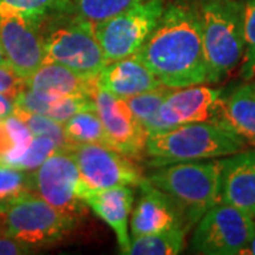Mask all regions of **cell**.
I'll list each match as a JSON object with an SVG mask.
<instances>
[{"label":"cell","mask_w":255,"mask_h":255,"mask_svg":"<svg viewBox=\"0 0 255 255\" xmlns=\"http://www.w3.org/2000/svg\"><path fill=\"white\" fill-rule=\"evenodd\" d=\"M136 55L167 88L207 82L200 20L194 0L166 3L157 26Z\"/></svg>","instance_id":"1"},{"label":"cell","mask_w":255,"mask_h":255,"mask_svg":"<svg viewBox=\"0 0 255 255\" xmlns=\"http://www.w3.org/2000/svg\"><path fill=\"white\" fill-rule=\"evenodd\" d=\"M246 140L216 121L191 122L153 133L146 139L145 153L152 167L177 162L220 159L244 150Z\"/></svg>","instance_id":"2"},{"label":"cell","mask_w":255,"mask_h":255,"mask_svg":"<svg viewBox=\"0 0 255 255\" xmlns=\"http://www.w3.org/2000/svg\"><path fill=\"white\" fill-rule=\"evenodd\" d=\"M221 166L223 159L163 164L156 166L146 180L172 199L189 230L220 201Z\"/></svg>","instance_id":"3"},{"label":"cell","mask_w":255,"mask_h":255,"mask_svg":"<svg viewBox=\"0 0 255 255\" xmlns=\"http://www.w3.org/2000/svg\"><path fill=\"white\" fill-rule=\"evenodd\" d=\"M201 27L207 82L226 80L244 54L241 0H194Z\"/></svg>","instance_id":"4"},{"label":"cell","mask_w":255,"mask_h":255,"mask_svg":"<svg viewBox=\"0 0 255 255\" xmlns=\"http://www.w3.org/2000/svg\"><path fill=\"white\" fill-rule=\"evenodd\" d=\"M77 224L78 217L55 209L34 191L20 196L0 210V231L37 251L61 243Z\"/></svg>","instance_id":"5"},{"label":"cell","mask_w":255,"mask_h":255,"mask_svg":"<svg viewBox=\"0 0 255 255\" xmlns=\"http://www.w3.org/2000/svg\"><path fill=\"white\" fill-rule=\"evenodd\" d=\"M254 231L253 214L220 200L196 223L190 251L204 255L241 254Z\"/></svg>","instance_id":"6"},{"label":"cell","mask_w":255,"mask_h":255,"mask_svg":"<svg viewBox=\"0 0 255 255\" xmlns=\"http://www.w3.org/2000/svg\"><path fill=\"white\" fill-rule=\"evenodd\" d=\"M63 64L77 73L98 77L108 64L95 34V24L77 14L64 16V23L46 34V60Z\"/></svg>","instance_id":"7"},{"label":"cell","mask_w":255,"mask_h":255,"mask_svg":"<svg viewBox=\"0 0 255 255\" xmlns=\"http://www.w3.org/2000/svg\"><path fill=\"white\" fill-rule=\"evenodd\" d=\"M166 7V0H145L95 24V34L107 61L139 53L153 33Z\"/></svg>","instance_id":"8"},{"label":"cell","mask_w":255,"mask_h":255,"mask_svg":"<svg viewBox=\"0 0 255 255\" xmlns=\"http://www.w3.org/2000/svg\"><path fill=\"white\" fill-rule=\"evenodd\" d=\"M34 193L64 213L80 217L84 184L73 150H57L33 170Z\"/></svg>","instance_id":"9"},{"label":"cell","mask_w":255,"mask_h":255,"mask_svg":"<svg viewBox=\"0 0 255 255\" xmlns=\"http://www.w3.org/2000/svg\"><path fill=\"white\" fill-rule=\"evenodd\" d=\"M0 48L10 68L27 78L46 60L41 23L0 4Z\"/></svg>","instance_id":"10"},{"label":"cell","mask_w":255,"mask_h":255,"mask_svg":"<svg viewBox=\"0 0 255 255\" xmlns=\"http://www.w3.org/2000/svg\"><path fill=\"white\" fill-rule=\"evenodd\" d=\"M84 189L102 190L117 186H140L145 182L140 167L132 157L108 145L85 143L73 149ZM84 191V190H82Z\"/></svg>","instance_id":"11"},{"label":"cell","mask_w":255,"mask_h":255,"mask_svg":"<svg viewBox=\"0 0 255 255\" xmlns=\"http://www.w3.org/2000/svg\"><path fill=\"white\" fill-rule=\"evenodd\" d=\"M92 100L105 130L108 146L128 157H142L147 135L127 101L101 88L100 85L92 92Z\"/></svg>","instance_id":"12"},{"label":"cell","mask_w":255,"mask_h":255,"mask_svg":"<svg viewBox=\"0 0 255 255\" xmlns=\"http://www.w3.org/2000/svg\"><path fill=\"white\" fill-rule=\"evenodd\" d=\"M221 97L220 90L203 84L170 90L157 112L153 133L191 122L214 121L219 114Z\"/></svg>","instance_id":"13"},{"label":"cell","mask_w":255,"mask_h":255,"mask_svg":"<svg viewBox=\"0 0 255 255\" xmlns=\"http://www.w3.org/2000/svg\"><path fill=\"white\" fill-rule=\"evenodd\" d=\"M139 187L142 194L137 200L136 207L132 211L129 224L130 237L156 234L179 226L187 230L180 211L164 191L157 189L146 179Z\"/></svg>","instance_id":"14"},{"label":"cell","mask_w":255,"mask_h":255,"mask_svg":"<svg viewBox=\"0 0 255 255\" xmlns=\"http://www.w3.org/2000/svg\"><path fill=\"white\" fill-rule=\"evenodd\" d=\"M82 200L97 214V217L112 228L118 240L121 254L128 255L132 240L129 233V217L135 201L132 186H117L102 190L84 189Z\"/></svg>","instance_id":"15"},{"label":"cell","mask_w":255,"mask_h":255,"mask_svg":"<svg viewBox=\"0 0 255 255\" xmlns=\"http://www.w3.org/2000/svg\"><path fill=\"white\" fill-rule=\"evenodd\" d=\"M220 200L255 213V150H241L223 159Z\"/></svg>","instance_id":"16"},{"label":"cell","mask_w":255,"mask_h":255,"mask_svg":"<svg viewBox=\"0 0 255 255\" xmlns=\"http://www.w3.org/2000/svg\"><path fill=\"white\" fill-rule=\"evenodd\" d=\"M97 81L101 88L124 100L163 87L136 54L107 64Z\"/></svg>","instance_id":"17"},{"label":"cell","mask_w":255,"mask_h":255,"mask_svg":"<svg viewBox=\"0 0 255 255\" xmlns=\"http://www.w3.org/2000/svg\"><path fill=\"white\" fill-rule=\"evenodd\" d=\"M98 77L77 73L63 64L44 61L36 71L24 78V88L50 97L88 95L97 88Z\"/></svg>","instance_id":"18"},{"label":"cell","mask_w":255,"mask_h":255,"mask_svg":"<svg viewBox=\"0 0 255 255\" xmlns=\"http://www.w3.org/2000/svg\"><path fill=\"white\" fill-rule=\"evenodd\" d=\"M214 121L255 146V81H246L226 97H221Z\"/></svg>","instance_id":"19"},{"label":"cell","mask_w":255,"mask_h":255,"mask_svg":"<svg viewBox=\"0 0 255 255\" xmlns=\"http://www.w3.org/2000/svg\"><path fill=\"white\" fill-rule=\"evenodd\" d=\"M33 137L24 121L16 114L0 119V163L16 167Z\"/></svg>","instance_id":"20"},{"label":"cell","mask_w":255,"mask_h":255,"mask_svg":"<svg viewBox=\"0 0 255 255\" xmlns=\"http://www.w3.org/2000/svg\"><path fill=\"white\" fill-rule=\"evenodd\" d=\"M187 230L173 227L162 233L140 236L130 240L128 255H176L184 248Z\"/></svg>","instance_id":"21"},{"label":"cell","mask_w":255,"mask_h":255,"mask_svg":"<svg viewBox=\"0 0 255 255\" xmlns=\"http://www.w3.org/2000/svg\"><path fill=\"white\" fill-rule=\"evenodd\" d=\"M64 129L74 146L85 143L108 145L100 115L95 110V104L78 111L64 124Z\"/></svg>","instance_id":"22"},{"label":"cell","mask_w":255,"mask_h":255,"mask_svg":"<svg viewBox=\"0 0 255 255\" xmlns=\"http://www.w3.org/2000/svg\"><path fill=\"white\" fill-rule=\"evenodd\" d=\"M0 4L43 23L46 18L74 14L71 0H0Z\"/></svg>","instance_id":"23"},{"label":"cell","mask_w":255,"mask_h":255,"mask_svg":"<svg viewBox=\"0 0 255 255\" xmlns=\"http://www.w3.org/2000/svg\"><path fill=\"white\" fill-rule=\"evenodd\" d=\"M172 88L167 87H160L152 91L137 94L135 97L127 98V104L135 115L137 122L145 129L146 135H152L155 132V124L157 119V112L160 110V105L166 98Z\"/></svg>","instance_id":"24"},{"label":"cell","mask_w":255,"mask_h":255,"mask_svg":"<svg viewBox=\"0 0 255 255\" xmlns=\"http://www.w3.org/2000/svg\"><path fill=\"white\" fill-rule=\"evenodd\" d=\"M74 14L92 24L119 14L145 0H71Z\"/></svg>","instance_id":"25"},{"label":"cell","mask_w":255,"mask_h":255,"mask_svg":"<svg viewBox=\"0 0 255 255\" xmlns=\"http://www.w3.org/2000/svg\"><path fill=\"white\" fill-rule=\"evenodd\" d=\"M31 191H34L33 172L0 163V209Z\"/></svg>","instance_id":"26"},{"label":"cell","mask_w":255,"mask_h":255,"mask_svg":"<svg viewBox=\"0 0 255 255\" xmlns=\"http://www.w3.org/2000/svg\"><path fill=\"white\" fill-rule=\"evenodd\" d=\"M13 114H16L18 118L24 121V124L27 125L34 136H46L53 139L60 150H73L75 147L73 142L67 136L63 124L48 118L46 115L31 114V112L18 110V108H14Z\"/></svg>","instance_id":"27"},{"label":"cell","mask_w":255,"mask_h":255,"mask_svg":"<svg viewBox=\"0 0 255 255\" xmlns=\"http://www.w3.org/2000/svg\"><path fill=\"white\" fill-rule=\"evenodd\" d=\"M241 3L244 54L240 64V75L244 81H255V0H241Z\"/></svg>","instance_id":"28"},{"label":"cell","mask_w":255,"mask_h":255,"mask_svg":"<svg viewBox=\"0 0 255 255\" xmlns=\"http://www.w3.org/2000/svg\"><path fill=\"white\" fill-rule=\"evenodd\" d=\"M57 150H60V149L53 139L46 136H34L31 143L24 150L23 156L18 159L16 167L33 172L46 160L48 156L53 155Z\"/></svg>","instance_id":"29"},{"label":"cell","mask_w":255,"mask_h":255,"mask_svg":"<svg viewBox=\"0 0 255 255\" xmlns=\"http://www.w3.org/2000/svg\"><path fill=\"white\" fill-rule=\"evenodd\" d=\"M24 90V78L16 74L9 65H0V94L16 98L20 91Z\"/></svg>","instance_id":"30"},{"label":"cell","mask_w":255,"mask_h":255,"mask_svg":"<svg viewBox=\"0 0 255 255\" xmlns=\"http://www.w3.org/2000/svg\"><path fill=\"white\" fill-rule=\"evenodd\" d=\"M34 253H37L36 248L0 231V255H27Z\"/></svg>","instance_id":"31"},{"label":"cell","mask_w":255,"mask_h":255,"mask_svg":"<svg viewBox=\"0 0 255 255\" xmlns=\"http://www.w3.org/2000/svg\"><path fill=\"white\" fill-rule=\"evenodd\" d=\"M14 108H16L14 100L7 97V95H1L0 94V119L11 115L14 112Z\"/></svg>","instance_id":"32"},{"label":"cell","mask_w":255,"mask_h":255,"mask_svg":"<svg viewBox=\"0 0 255 255\" xmlns=\"http://www.w3.org/2000/svg\"><path fill=\"white\" fill-rule=\"evenodd\" d=\"M241 254H246V255H255V231L254 234H253V237L251 240L248 241V244L244 247V250L241 251Z\"/></svg>","instance_id":"33"},{"label":"cell","mask_w":255,"mask_h":255,"mask_svg":"<svg viewBox=\"0 0 255 255\" xmlns=\"http://www.w3.org/2000/svg\"><path fill=\"white\" fill-rule=\"evenodd\" d=\"M0 65H7V63H6V58H4L3 51H1V48H0Z\"/></svg>","instance_id":"34"},{"label":"cell","mask_w":255,"mask_h":255,"mask_svg":"<svg viewBox=\"0 0 255 255\" xmlns=\"http://www.w3.org/2000/svg\"><path fill=\"white\" fill-rule=\"evenodd\" d=\"M254 217H255V213H254Z\"/></svg>","instance_id":"35"},{"label":"cell","mask_w":255,"mask_h":255,"mask_svg":"<svg viewBox=\"0 0 255 255\" xmlns=\"http://www.w3.org/2000/svg\"><path fill=\"white\" fill-rule=\"evenodd\" d=\"M0 210H1V209H0Z\"/></svg>","instance_id":"36"}]
</instances>
